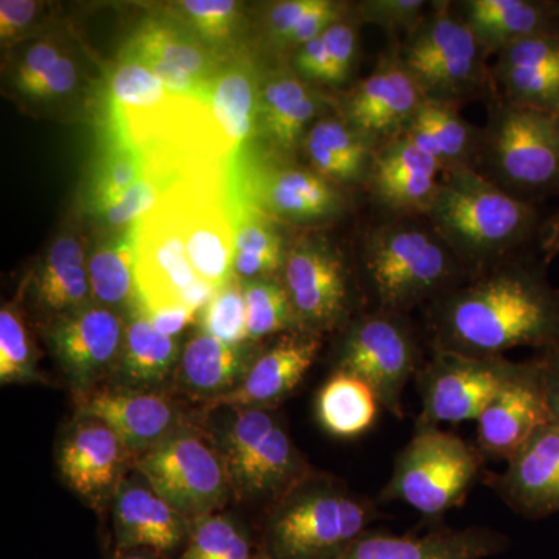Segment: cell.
<instances>
[{
  "instance_id": "6da1fadb",
  "label": "cell",
  "mask_w": 559,
  "mask_h": 559,
  "mask_svg": "<svg viewBox=\"0 0 559 559\" xmlns=\"http://www.w3.org/2000/svg\"><path fill=\"white\" fill-rule=\"evenodd\" d=\"M430 348L506 356L559 344V288L540 266L495 264L428 305Z\"/></svg>"
},
{
  "instance_id": "7a4b0ae2",
  "label": "cell",
  "mask_w": 559,
  "mask_h": 559,
  "mask_svg": "<svg viewBox=\"0 0 559 559\" xmlns=\"http://www.w3.org/2000/svg\"><path fill=\"white\" fill-rule=\"evenodd\" d=\"M426 215L457 259L496 263L528 240L538 223L532 202L503 190L469 165L447 168Z\"/></svg>"
},
{
  "instance_id": "3957f363",
  "label": "cell",
  "mask_w": 559,
  "mask_h": 559,
  "mask_svg": "<svg viewBox=\"0 0 559 559\" xmlns=\"http://www.w3.org/2000/svg\"><path fill=\"white\" fill-rule=\"evenodd\" d=\"M380 518L374 500L310 473L275 500L264 528L267 557L341 559Z\"/></svg>"
},
{
  "instance_id": "277c9868",
  "label": "cell",
  "mask_w": 559,
  "mask_h": 559,
  "mask_svg": "<svg viewBox=\"0 0 559 559\" xmlns=\"http://www.w3.org/2000/svg\"><path fill=\"white\" fill-rule=\"evenodd\" d=\"M364 266L378 310L406 316L462 282L459 259L436 231L385 226L370 235Z\"/></svg>"
},
{
  "instance_id": "5b68a950",
  "label": "cell",
  "mask_w": 559,
  "mask_h": 559,
  "mask_svg": "<svg viewBox=\"0 0 559 559\" xmlns=\"http://www.w3.org/2000/svg\"><path fill=\"white\" fill-rule=\"evenodd\" d=\"M476 444L441 428L415 429L393 463L380 503L403 502L426 518H439L462 507L484 476Z\"/></svg>"
},
{
  "instance_id": "8992f818",
  "label": "cell",
  "mask_w": 559,
  "mask_h": 559,
  "mask_svg": "<svg viewBox=\"0 0 559 559\" xmlns=\"http://www.w3.org/2000/svg\"><path fill=\"white\" fill-rule=\"evenodd\" d=\"M481 142L492 178L503 190L524 201L559 194L557 114L499 103Z\"/></svg>"
},
{
  "instance_id": "52a82bcc",
  "label": "cell",
  "mask_w": 559,
  "mask_h": 559,
  "mask_svg": "<svg viewBox=\"0 0 559 559\" xmlns=\"http://www.w3.org/2000/svg\"><path fill=\"white\" fill-rule=\"evenodd\" d=\"M216 447L231 492L278 500L311 473L285 426L270 409H237Z\"/></svg>"
},
{
  "instance_id": "ba28073f",
  "label": "cell",
  "mask_w": 559,
  "mask_h": 559,
  "mask_svg": "<svg viewBox=\"0 0 559 559\" xmlns=\"http://www.w3.org/2000/svg\"><path fill=\"white\" fill-rule=\"evenodd\" d=\"M423 353L406 316L374 311L353 320L337 348L334 370L366 382L382 409L403 418V396L417 377Z\"/></svg>"
},
{
  "instance_id": "9c48e42d",
  "label": "cell",
  "mask_w": 559,
  "mask_h": 559,
  "mask_svg": "<svg viewBox=\"0 0 559 559\" xmlns=\"http://www.w3.org/2000/svg\"><path fill=\"white\" fill-rule=\"evenodd\" d=\"M134 469L190 521L218 513L231 492L216 441L187 426L139 455Z\"/></svg>"
},
{
  "instance_id": "30bf717a",
  "label": "cell",
  "mask_w": 559,
  "mask_h": 559,
  "mask_svg": "<svg viewBox=\"0 0 559 559\" xmlns=\"http://www.w3.org/2000/svg\"><path fill=\"white\" fill-rule=\"evenodd\" d=\"M506 356H473L430 348L415 377L421 411L415 429L476 421L500 389L521 369Z\"/></svg>"
},
{
  "instance_id": "8fae6325",
  "label": "cell",
  "mask_w": 559,
  "mask_h": 559,
  "mask_svg": "<svg viewBox=\"0 0 559 559\" xmlns=\"http://www.w3.org/2000/svg\"><path fill=\"white\" fill-rule=\"evenodd\" d=\"M484 55L463 17L452 14L448 3H439L412 33L400 60L426 98L454 105L484 83Z\"/></svg>"
},
{
  "instance_id": "7c38bea8",
  "label": "cell",
  "mask_w": 559,
  "mask_h": 559,
  "mask_svg": "<svg viewBox=\"0 0 559 559\" xmlns=\"http://www.w3.org/2000/svg\"><path fill=\"white\" fill-rule=\"evenodd\" d=\"M132 230L139 304H182L201 311L215 289L191 267L178 215L167 197Z\"/></svg>"
},
{
  "instance_id": "4fadbf2b",
  "label": "cell",
  "mask_w": 559,
  "mask_h": 559,
  "mask_svg": "<svg viewBox=\"0 0 559 559\" xmlns=\"http://www.w3.org/2000/svg\"><path fill=\"white\" fill-rule=\"evenodd\" d=\"M301 331L318 334L348 325L349 271L341 250L323 238H307L289 249L282 274Z\"/></svg>"
},
{
  "instance_id": "5bb4252c",
  "label": "cell",
  "mask_w": 559,
  "mask_h": 559,
  "mask_svg": "<svg viewBox=\"0 0 559 559\" xmlns=\"http://www.w3.org/2000/svg\"><path fill=\"white\" fill-rule=\"evenodd\" d=\"M178 215L191 267L218 290L235 275V223L221 202L218 187L202 178L178 182L165 193Z\"/></svg>"
},
{
  "instance_id": "9a60e30c",
  "label": "cell",
  "mask_w": 559,
  "mask_h": 559,
  "mask_svg": "<svg viewBox=\"0 0 559 559\" xmlns=\"http://www.w3.org/2000/svg\"><path fill=\"white\" fill-rule=\"evenodd\" d=\"M127 322L109 308L91 305L55 319L47 341L75 395L105 385L119 364Z\"/></svg>"
},
{
  "instance_id": "2e32d148",
  "label": "cell",
  "mask_w": 559,
  "mask_h": 559,
  "mask_svg": "<svg viewBox=\"0 0 559 559\" xmlns=\"http://www.w3.org/2000/svg\"><path fill=\"white\" fill-rule=\"evenodd\" d=\"M57 462L68 487L97 509L112 503L135 457L105 423L79 415L58 444Z\"/></svg>"
},
{
  "instance_id": "e0dca14e",
  "label": "cell",
  "mask_w": 559,
  "mask_h": 559,
  "mask_svg": "<svg viewBox=\"0 0 559 559\" xmlns=\"http://www.w3.org/2000/svg\"><path fill=\"white\" fill-rule=\"evenodd\" d=\"M79 415L100 419L138 459L187 428L179 404L164 392L102 385L75 395Z\"/></svg>"
},
{
  "instance_id": "ac0fdd59",
  "label": "cell",
  "mask_w": 559,
  "mask_h": 559,
  "mask_svg": "<svg viewBox=\"0 0 559 559\" xmlns=\"http://www.w3.org/2000/svg\"><path fill=\"white\" fill-rule=\"evenodd\" d=\"M506 463L502 473H484L481 480L514 513L527 520L559 513L558 426H540Z\"/></svg>"
},
{
  "instance_id": "d6986e66",
  "label": "cell",
  "mask_w": 559,
  "mask_h": 559,
  "mask_svg": "<svg viewBox=\"0 0 559 559\" xmlns=\"http://www.w3.org/2000/svg\"><path fill=\"white\" fill-rule=\"evenodd\" d=\"M425 98L400 57L382 58L349 94L344 120L371 143L389 142L406 132Z\"/></svg>"
},
{
  "instance_id": "ffe728a7",
  "label": "cell",
  "mask_w": 559,
  "mask_h": 559,
  "mask_svg": "<svg viewBox=\"0 0 559 559\" xmlns=\"http://www.w3.org/2000/svg\"><path fill=\"white\" fill-rule=\"evenodd\" d=\"M549 421L538 362L524 360L476 419V447L485 457L507 460Z\"/></svg>"
},
{
  "instance_id": "44dd1931",
  "label": "cell",
  "mask_w": 559,
  "mask_h": 559,
  "mask_svg": "<svg viewBox=\"0 0 559 559\" xmlns=\"http://www.w3.org/2000/svg\"><path fill=\"white\" fill-rule=\"evenodd\" d=\"M320 348L322 340L318 334H283L274 345L260 352L237 389L205 404L210 409H270L297 389L318 359Z\"/></svg>"
},
{
  "instance_id": "7402d4cb",
  "label": "cell",
  "mask_w": 559,
  "mask_h": 559,
  "mask_svg": "<svg viewBox=\"0 0 559 559\" xmlns=\"http://www.w3.org/2000/svg\"><path fill=\"white\" fill-rule=\"evenodd\" d=\"M143 480V479H142ZM114 530L121 551L168 555L182 551L193 521L143 481L127 479L112 500Z\"/></svg>"
},
{
  "instance_id": "603a6c76",
  "label": "cell",
  "mask_w": 559,
  "mask_h": 559,
  "mask_svg": "<svg viewBox=\"0 0 559 559\" xmlns=\"http://www.w3.org/2000/svg\"><path fill=\"white\" fill-rule=\"evenodd\" d=\"M443 165L407 134L374 151L369 182L382 205L399 213H428Z\"/></svg>"
},
{
  "instance_id": "cb8c5ba5",
  "label": "cell",
  "mask_w": 559,
  "mask_h": 559,
  "mask_svg": "<svg viewBox=\"0 0 559 559\" xmlns=\"http://www.w3.org/2000/svg\"><path fill=\"white\" fill-rule=\"evenodd\" d=\"M509 549V539L484 527L437 528L426 535L369 530L341 559H485Z\"/></svg>"
},
{
  "instance_id": "d4e9b609",
  "label": "cell",
  "mask_w": 559,
  "mask_h": 559,
  "mask_svg": "<svg viewBox=\"0 0 559 559\" xmlns=\"http://www.w3.org/2000/svg\"><path fill=\"white\" fill-rule=\"evenodd\" d=\"M496 79L513 105L559 116V33H544L499 51Z\"/></svg>"
},
{
  "instance_id": "484cf974",
  "label": "cell",
  "mask_w": 559,
  "mask_h": 559,
  "mask_svg": "<svg viewBox=\"0 0 559 559\" xmlns=\"http://www.w3.org/2000/svg\"><path fill=\"white\" fill-rule=\"evenodd\" d=\"M124 322L123 347L110 384L162 392L176 380L183 347L176 337L154 329L138 305L131 308Z\"/></svg>"
},
{
  "instance_id": "4316f807",
  "label": "cell",
  "mask_w": 559,
  "mask_h": 559,
  "mask_svg": "<svg viewBox=\"0 0 559 559\" xmlns=\"http://www.w3.org/2000/svg\"><path fill=\"white\" fill-rule=\"evenodd\" d=\"M259 355L252 342L227 344L198 331L183 345L175 381L209 403L237 389Z\"/></svg>"
},
{
  "instance_id": "83f0119b",
  "label": "cell",
  "mask_w": 559,
  "mask_h": 559,
  "mask_svg": "<svg viewBox=\"0 0 559 559\" xmlns=\"http://www.w3.org/2000/svg\"><path fill=\"white\" fill-rule=\"evenodd\" d=\"M31 296L49 322L94 305L86 259L76 238L66 235L51 245L33 274Z\"/></svg>"
},
{
  "instance_id": "f1b7e54d",
  "label": "cell",
  "mask_w": 559,
  "mask_h": 559,
  "mask_svg": "<svg viewBox=\"0 0 559 559\" xmlns=\"http://www.w3.org/2000/svg\"><path fill=\"white\" fill-rule=\"evenodd\" d=\"M465 16L485 51H499L510 44L544 33H559V3L535 0H468Z\"/></svg>"
},
{
  "instance_id": "f546056e",
  "label": "cell",
  "mask_w": 559,
  "mask_h": 559,
  "mask_svg": "<svg viewBox=\"0 0 559 559\" xmlns=\"http://www.w3.org/2000/svg\"><path fill=\"white\" fill-rule=\"evenodd\" d=\"M260 200L280 218L294 223H316L340 215L344 197L333 182L312 170L289 168L264 176Z\"/></svg>"
},
{
  "instance_id": "4dcf8cb0",
  "label": "cell",
  "mask_w": 559,
  "mask_h": 559,
  "mask_svg": "<svg viewBox=\"0 0 559 559\" xmlns=\"http://www.w3.org/2000/svg\"><path fill=\"white\" fill-rule=\"evenodd\" d=\"M305 151L312 171L322 178L333 183H359L369 180L377 148L347 121L326 117L308 130Z\"/></svg>"
},
{
  "instance_id": "1f68e13d",
  "label": "cell",
  "mask_w": 559,
  "mask_h": 559,
  "mask_svg": "<svg viewBox=\"0 0 559 559\" xmlns=\"http://www.w3.org/2000/svg\"><path fill=\"white\" fill-rule=\"evenodd\" d=\"M318 110L310 87L288 73H280L260 90L259 127L278 150L296 148Z\"/></svg>"
},
{
  "instance_id": "d6a6232c",
  "label": "cell",
  "mask_w": 559,
  "mask_h": 559,
  "mask_svg": "<svg viewBox=\"0 0 559 559\" xmlns=\"http://www.w3.org/2000/svg\"><path fill=\"white\" fill-rule=\"evenodd\" d=\"M205 97L226 150L242 145L259 123L260 91L252 70L245 64L221 70Z\"/></svg>"
},
{
  "instance_id": "836d02e7",
  "label": "cell",
  "mask_w": 559,
  "mask_h": 559,
  "mask_svg": "<svg viewBox=\"0 0 559 559\" xmlns=\"http://www.w3.org/2000/svg\"><path fill=\"white\" fill-rule=\"evenodd\" d=\"M380 407V401L366 382L333 370L318 392L316 418L330 436L356 439L371 429Z\"/></svg>"
},
{
  "instance_id": "e575fe53",
  "label": "cell",
  "mask_w": 559,
  "mask_h": 559,
  "mask_svg": "<svg viewBox=\"0 0 559 559\" xmlns=\"http://www.w3.org/2000/svg\"><path fill=\"white\" fill-rule=\"evenodd\" d=\"M404 134L443 165L444 170L468 165L477 146V131L451 103L425 98Z\"/></svg>"
},
{
  "instance_id": "d590c367",
  "label": "cell",
  "mask_w": 559,
  "mask_h": 559,
  "mask_svg": "<svg viewBox=\"0 0 559 559\" xmlns=\"http://www.w3.org/2000/svg\"><path fill=\"white\" fill-rule=\"evenodd\" d=\"M123 57L139 61H159L180 70L210 86L213 76V58L207 49L190 33L180 32L165 22H148L128 44Z\"/></svg>"
},
{
  "instance_id": "8d00e7d4",
  "label": "cell",
  "mask_w": 559,
  "mask_h": 559,
  "mask_svg": "<svg viewBox=\"0 0 559 559\" xmlns=\"http://www.w3.org/2000/svg\"><path fill=\"white\" fill-rule=\"evenodd\" d=\"M87 274L97 305L130 312L138 301L134 230L98 246L87 260Z\"/></svg>"
},
{
  "instance_id": "74e56055",
  "label": "cell",
  "mask_w": 559,
  "mask_h": 559,
  "mask_svg": "<svg viewBox=\"0 0 559 559\" xmlns=\"http://www.w3.org/2000/svg\"><path fill=\"white\" fill-rule=\"evenodd\" d=\"M289 249L277 227L255 213L235 221V275L241 282L282 277Z\"/></svg>"
},
{
  "instance_id": "f35d334b",
  "label": "cell",
  "mask_w": 559,
  "mask_h": 559,
  "mask_svg": "<svg viewBox=\"0 0 559 559\" xmlns=\"http://www.w3.org/2000/svg\"><path fill=\"white\" fill-rule=\"evenodd\" d=\"M241 283L248 307L249 342L255 344L274 334L301 331L282 277Z\"/></svg>"
},
{
  "instance_id": "ab89813d",
  "label": "cell",
  "mask_w": 559,
  "mask_h": 559,
  "mask_svg": "<svg viewBox=\"0 0 559 559\" xmlns=\"http://www.w3.org/2000/svg\"><path fill=\"white\" fill-rule=\"evenodd\" d=\"M0 381L3 385L43 382L31 331L13 305H3L0 310Z\"/></svg>"
},
{
  "instance_id": "60d3db41",
  "label": "cell",
  "mask_w": 559,
  "mask_h": 559,
  "mask_svg": "<svg viewBox=\"0 0 559 559\" xmlns=\"http://www.w3.org/2000/svg\"><path fill=\"white\" fill-rule=\"evenodd\" d=\"M179 559H253L246 530L223 513L193 522L190 538Z\"/></svg>"
},
{
  "instance_id": "b9f144b4",
  "label": "cell",
  "mask_w": 559,
  "mask_h": 559,
  "mask_svg": "<svg viewBox=\"0 0 559 559\" xmlns=\"http://www.w3.org/2000/svg\"><path fill=\"white\" fill-rule=\"evenodd\" d=\"M143 156L130 145L116 146L105 154L94 173L91 187V205L97 215L109 209L146 175Z\"/></svg>"
},
{
  "instance_id": "7bdbcfd3",
  "label": "cell",
  "mask_w": 559,
  "mask_h": 559,
  "mask_svg": "<svg viewBox=\"0 0 559 559\" xmlns=\"http://www.w3.org/2000/svg\"><path fill=\"white\" fill-rule=\"evenodd\" d=\"M198 325L202 333L227 344L249 342L248 307L240 278H234L215 290L212 299L200 311Z\"/></svg>"
},
{
  "instance_id": "ee69618b",
  "label": "cell",
  "mask_w": 559,
  "mask_h": 559,
  "mask_svg": "<svg viewBox=\"0 0 559 559\" xmlns=\"http://www.w3.org/2000/svg\"><path fill=\"white\" fill-rule=\"evenodd\" d=\"M167 178L168 170L153 165L131 190H128L116 204L103 210L98 216L114 229H132L139 221L159 205L168 191L164 186Z\"/></svg>"
},
{
  "instance_id": "f6af8a7d",
  "label": "cell",
  "mask_w": 559,
  "mask_h": 559,
  "mask_svg": "<svg viewBox=\"0 0 559 559\" xmlns=\"http://www.w3.org/2000/svg\"><path fill=\"white\" fill-rule=\"evenodd\" d=\"M180 9L191 28L210 46L227 43L240 20V7L230 0H186Z\"/></svg>"
},
{
  "instance_id": "bcb514c9",
  "label": "cell",
  "mask_w": 559,
  "mask_h": 559,
  "mask_svg": "<svg viewBox=\"0 0 559 559\" xmlns=\"http://www.w3.org/2000/svg\"><path fill=\"white\" fill-rule=\"evenodd\" d=\"M425 9L423 0H369L359 7L362 20L390 33L417 31Z\"/></svg>"
},
{
  "instance_id": "7dc6e473",
  "label": "cell",
  "mask_w": 559,
  "mask_h": 559,
  "mask_svg": "<svg viewBox=\"0 0 559 559\" xmlns=\"http://www.w3.org/2000/svg\"><path fill=\"white\" fill-rule=\"evenodd\" d=\"M325 43L326 60H329V73L326 83L329 86H341L347 83L358 53V33L353 25L340 21L331 25L322 35Z\"/></svg>"
},
{
  "instance_id": "c3c4849f",
  "label": "cell",
  "mask_w": 559,
  "mask_h": 559,
  "mask_svg": "<svg viewBox=\"0 0 559 559\" xmlns=\"http://www.w3.org/2000/svg\"><path fill=\"white\" fill-rule=\"evenodd\" d=\"M135 305L154 329L165 336L176 337V340L183 330L189 329L200 318V311L182 304H159L145 307L135 301Z\"/></svg>"
},
{
  "instance_id": "681fc988",
  "label": "cell",
  "mask_w": 559,
  "mask_h": 559,
  "mask_svg": "<svg viewBox=\"0 0 559 559\" xmlns=\"http://www.w3.org/2000/svg\"><path fill=\"white\" fill-rule=\"evenodd\" d=\"M61 55L50 43H38L27 50L14 75V84L21 94H25L36 81L43 79L58 61Z\"/></svg>"
},
{
  "instance_id": "f907efd6",
  "label": "cell",
  "mask_w": 559,
  "mask_h": 559,
  "mask_svg": "<svg viewBox=\"0 0 559 559\" xmlns=\"http://www.w3.org/2000/svg\"><path fill=\"white\" fill-rule=\"evenodd\" d=\"M75 86V64L69 58L61 57L60 61L43 79L36 81L24 95L33 100H55L69 95Z\"/></svg>"
},
{
  "instance_id": "816d5d0a",
  "label": "cell",
  "mask_w": 559,
  "mask_h": 559,
  "mask_svg": "<svg viewBox=\"0 0 559 559\" xmlns=\"http://www.w3.org/2000/svg\"><path fill=\"white\" fill-rule=\"evenodd\" d=\"M318 0H286L272 7L267 16V27L271 36L282 46L288 44L290 33L297 24L304 20L305 14L310 13Z\"/></svg>"
},
{
  "instance_id": "f5cc1de1",
  "label": "cell",
  "mask_w": 559,
  "mask_h": 559,
  "mask_svg": "<svg viewBox=\"0 0 559 559\" xmlns=\"http://www.w3.org/2000/svg\"><path fill=\"white\" fill-rule=\"evenodd\" d=\"M38 13V3L32 0H2L0 2V38L2 43L20 38L31 27Z\"/></svg>"
},
{
  "instance_id": "db71d44e",
  "label": "cell",
  "mask_w": 559,
  "mask_h": 559,
  "mask_svg": "<svg viewBox=\"0 0 559 559\" xmlns=\"http://www.w3.org/2000/svg\"><path fill=\"white\" fill-rule=\"evenodd\" d=\"M538 362L550 423L559 428V344L533 356Z\"/></svg>"
},
{
  "instance_id": "11a10c76",
  "label": "cell",
  "mask_w": 559,
  "mask_h": 559,
  "mask_svg": "<svg viewBox=\"0 0 559 559\" xmlns=\"http://www.w3.org/2000/svg\"><path fill=\"white\" fill-rule=\"evenodd\" d=\"M296 69L305 80L326 83L329 60H326L325 43L322 36L300 47L296 55Z\"/></svg>"
},
{
  "instance_id": "9f6ffc18",
  "label": "cell",
  "mask_w": 559,
  "mask_h": 559,
  "mask_svg": "<svg viewBox=\"0 0 559 559\" xmlns=\"http://www.w3.org/2000/svg\"><path fill=\"white\" fill-rule=\"evenodd\" d=\"M540 249H543L546 263H550L555 257L559 255V213L550 221L549 226H547V231L546 235H544Z\"/></svg>"
},
{
  "instance_id": "6f0895ef",
  "label": "cell",
  "mask_w": 559,
  "mask_h": 559,
  "mask_svg": "<svg viewBox=\"0 0 559 559\" xmlns=\"http://www.w3.org/2000/svg\"><path fill=\"white\" fill-rule=\"evenodd\" d=\"M117 559H150L145 555L139 554V551H124V555Z\"/></svg>"
},
{
  "instance_id": "680465c9",
  "label": "cell",
  "mask_w": 559,
  "mask_h": 559,
  "mask_svg": "<svg viewBox=\"0 0 559 559\" xmlns=\"http://www.w3.org/2000/svg\"><path fill=\"white\" fill-rule=\"evenodd\" d=\"M253 559H272V558L267 557V555H264V557H253Z\"/></svg>"
}]
</instances>
